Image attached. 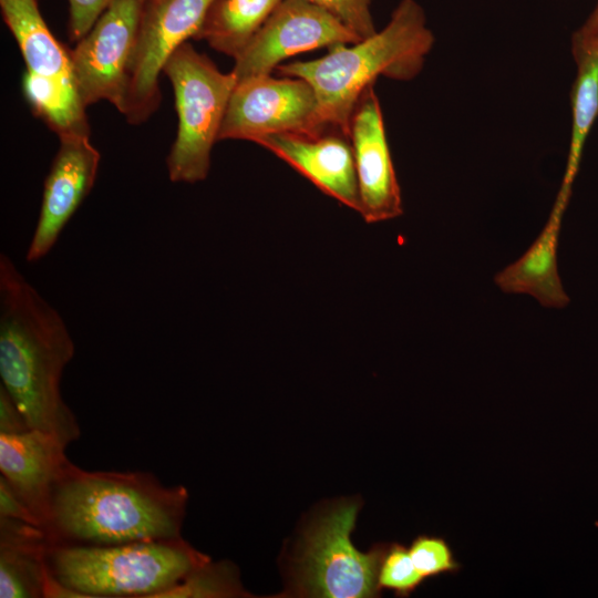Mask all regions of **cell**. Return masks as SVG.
I'll use <instances>...</instances> for the list:
<instances>
[{"instance_id": "1", "label": "cell", "mask_w": 598, "mask_h": 598, "mask_svg": "<svg viewBox=\"0 0 598 598\" xmlns=\"http://www.w3.org/2000/svg\"><path fill=\"white\" fill-rule=\"evenodd\" d=\"M75 353L60 313L43 299L14 262L0 255V378L31 429L64 445L81 430L61 395V377Z\"/></svg>"}, {"instance_id": "2", "label": "cell", "mask_w": 598, "mask_h": 598, "mask_svg": "<svg viewBox=\"0 0 598 598\" xmlns=\"http://www.w3.org/2000/svg\"><path fill=\"white\" fill-rule=\"evenodd\" d=\"M188 492L150 472L85 471L58 482L44 532L50 544L116 545L182 538Z\"/></svg>"}, {"instance_id": "3", "label": "cell", "mask_w": 598, "mask_h": 598, "mask_svg": "<svg viewBox=\"0 0 598 598\" xmlns=\"http://www.w3.org/2000/svg\"><path fill=\"white\" fill-rule=\"evenodd\" d=\"M434 41L423 8L415 0H401L386 25L371 37L331 47L316 60L280 64L275 71L307 81L323 126L349 138L351 116L363 92L380 76L414 79Z\"/></svg>"}, {"instance_id": "4", "label": "cell", "mask_w": 598, "mask_h": 598, "mask_svg": "<svg viewBox=\"0 0 598 598\" xmlns=\"http://www.w3.org/2000/svg\"><path fill=\"white\" fill-rule=\"evenodd\" d=\"M50 575L78 598H159L210 560L183 537L116 545L50 544Z\"/></svg>"}, {"instance_id": "5", "label": "cell", "mask_w": 598, "mask_h": 598, "mask_svg": "<svg viewBox=\"0 0 598 598\" xmlns=\"http://www.w3.org/2000/svg\"><path fill=\"white\" fill-rule=\"evenodd\" d=\"M361 505L341 499L306 526L291 573L288 596L372 598L380 596L378 568L386 543L361 553L351 538Z\"/></svg>"}, {"instance_id": "6", "label": "cell", "mask_w": 598, "mask_h": 598, "mask_svg": "<svg viewBox=\"0 0 598 598\" xmlns=\"http://www.w3.org/2000/svg\"><path fill=\"white\" fill-rule=\"evenodd\" d=\"M163 73L174 90L178 117L176 138L166 158L169 179L202 182L209 173L212 148L237 80L231 72L219 71L188 41L168 58Z\"/></svg>"}, {"instance_id": "7", "label": "cell", "mask_w": 598, "mask_h": 598, "mask_svg": "<svg viewBox=\"0 0 598 598\" xmlns=\"http://www.w3.org/2000/svg\"><path fill=\"white\" fill-rule=\"evenodd\" d=\"M214 1H144L120 112L128 123L142 124L158 109V78L166 61L188 39H195Z\"/></svg>"}, {"instance_id": "8", "label": "cell", "mask_w": 598, "mask_h": 598, "mask_svg": "<svg viewBox=\"0 0 598 598\" xmlns=\"http://www.w3.org/2000/svg\"><path fill=\"white\" fill-rule=\"evenodd\" d=\"M320 121L311 85L300 78L258 75L236 83L221 123L218 141L255 143L270 134H320Z\"/></svg>"}, {"instance_id": "9", "label": "cell", "mask_w": 598, "mask_h": 598, "mask_svg": "<svg viewBox=\"0 0 598 598\" xmlns=\"http://www.w3.org/2000/svg\"><path fill=\"white\" fill-rule=\"evenodd\" d=\"M144 1L114 0L69 50L72 76L85 106L104 100L121 112Z\"/></svg>"}, {"instance_id": "10", "label": "cell", "mask_w": 598, "mask_h": 598, "mask_svg": "<svg viewBox=\"0 0 598 598\" xmlns=\"http://www.w3.org/2000/svg\"><path fill=\"white\" fill-rule=\"evenodd\" d=\"M358 41L357 34L320 7L307 0H282L234 59L230 72L237 82L271 74L295 54Z\"/></svg>"}, {"instance_id": "11", "label": "cell", "mask_w": 598, "mask_h": 598, "mask_svg": "<svg viewBox=\"0 0 598 598\" xmlns=\"http://www.w3.org/2000/svg\"><path fill=\"white\" fill-rule=\"evenodd\" d=\"M349 141L359 189V214L368 224L400 217L403 214L401 187L373 85L363 92L354 107Z\"/></svg>"}, {"instance_id": "12", "label": "cell", "mask_w": 598, "mask_h": 598, "mask_svg": "<svg viewBox=\"0 0 598 598\" xmlns=\"http://www.w3.org/2000/svg\"><path fill=\"white\" fill-rule=\"evenodd\" d=\"M60 146L44 181L38 221L29 244V262L43 258L94 186L101 159L86 135L59 138Z\"/></svg>"}, {"instance_id": "13", "label": "cell", "mask_w": 598, "mask_h": 598, "mask_svg": "<svg viewBox=\"0 0 598 598\" xmlns=\"http://www.w3.org/2000/svg\"><path fill=\"white\" fill-rule=\"evenodd\" d=\"M255 143L286 162L323 194L359 213L353 152L342 133L270 134Z\"/></svg>"}, {"instance_id": "14", "label": "cell", "mask_w": 598, "mask_h": 598, "mask_svg": "<svg viewBox=\"0 0 598 598\" xmlns=\"http://www.w3.org/2000/svg\"><path fill=\"white\" fill-rule=\"evenodd\" d=\"M54 435L30 429L0 434V473L24 501L44 529L53 491L72 464Z\"/></svg>"}, {"instance_id": "15", "label": "cell", "mask_w": 598, "mask_h": 598, "mask_svg": "<svg viewBox=\"0 0 598 598\" xmlns=\"http://www.w3.org/2000/svg\"><path fill=\"white\" fill-rule=\"evenodd\" d=\"M568 203L555 199L549 217L529 248L494 277L506 293L534 297L545 308L563 309L570 298L558 272L557 251L564 214Z\"/></svg>"}, {"instance_id": "16", "label": "cell", "mask_w": 598, "mask_h": 598, "mask_svg": "<svg viewBox=\"0 0 598 598\" xmlns=\"http://www.w3.org/2000/svg\"><path fill=\"white\" fill-rule=\"evenodd\" d=\"M48 545L40 526L0 517V598H45Z\"/></svg>"}, {"instance_id": "17", "label": "cell", "mask_w": 598, "mask_h": 598, "mask_svg": "<svg viewBox=\"0 0 598 598\" xmlns=\"http://www.w3.org/2000/svg\"><path fill=\"white\" fill-rule=\"evenodd\" d=\"M0 9L28 71L73 80L69 49L51 33L40 12L39 0H0Z\"/></svg>"}, {"instance_id": "18", "label": "cell", "mask_w": 598, "mask_h": 598, "mask_svg": "<svg viewBox=\"0 0 598 598\" xmlns=\"http://www.w3.org/2000/svg\"><path fill=\"white\" fill-rule=\"evenodd\" d=\"M22 91L31 112L59 138L72 135L90 136L86 106L73 80L40 75L25 70Z\"/></svg>"}, {"instance_id": "19", "label": "cell", "mask_w": 598, "mask_h": 598, "mask_svg": "<svg viewBox=\"0 0 598 598\" xmlns=\"http://www.w3.org/2000/svg\"><path fill=\"white\" fill-rule=\"evenodd\" d=\"M282 0H215L195 40L236 58Z\"/></svg>"}, {"instance_id": "20", "label": "cell", "mask_w": 598, "mask_h": 598, "mask_svg": "<svg viewBox=\"0 0 598 598\" xmlns=\"http://www.w3.org/2000/svg\"><path fill=\"white\" fill-rule=\"evenodd\" d=\"M576 63L571 90V126L566 168L559 192L571 195L586 142L598 117V51Z\"/></svg>"}, {"instance_id": "21", "label": "cell", "mask_w": 598, "mask_h": 598, "mask_svg": "<svg viewBox=\"0 0 598 598\" xmlns=\"http://www.w3.org/2000/svg\"><path fill=\"white\" fill-rule=\"evenodd\" d=\"M250 597L244 589L239 574L228 560L198 567L175 587L163 592L159 598H230Z\"/></svg>"}, {"instance_id": "22", "label": "cell", "mask_w": 598, "mask_h": 598, "mask_svg": "<svg viewBox=\"0 0 598 598\" xmlns=\"http://www.w3.org/2000/svg\"><path fill=\"white\" fill-rule=\"evenodd\" d=\"M425 581L417 571L409 547L400 543L385 545L378 568V587L398 597H409Z\"/></svg>"}, {"instance_id": "23", "label": "cell", "mask_w": 598, "mask_h": 598, "mask_svg": "<svg viewBox=\"0 0 598 598\" xmlns=\"http://www.w3.org/2000/svg\"><path fill=\"white\" fill-rule=\"evenodd\" d=\"M409 551L425 580L444 574H456L461 569V564L443 537L421 534L412 540Z\"/></svg>"}, {"instance_id": "24", "label": "cell", "mask_w": 598, "mask_h": 598, "mask_svg": "<svg viewBox=\"0 0 598 598\" xmlns=\"http://www.w3.org/2000/svg\"><path fill=\"white\" fill-rule=\"evenodd\" d=\"M326 10L357 34L360 40L377 32L371 16L372 0H307Z\"/></svg>"}, {"instance_id": "25", "label": "cell", "mask_w": 598, "mask_h": 598, "mask_svg": "<svg viewBox=\"0 0 598 598\" xmlns=\"http://www.w3.org/2000/svg\"><path fill=\"white\" fill-rule=\"evenodd\" d=\"M68 35L71 42L81 40L94 25L100 16L114 0H68Z\"/></svg>"}, {"instance_id": "26", "label": "cell", "mask_w": 598, "mask_h": 598, "mask_svg": "<svg viewBox=\"0 0 598 598\" xmlns=\"http://www.w3.org/2000/svg\"><path fill=\"white\" fill-rule=\"evenodd\" d=\"M595 51H598V0L571 37V54L575 62Z\"/></svg>"}, {"instance_id": "27", "label": "cell", "mask_w": 598, "mask_h": 598, "mask_svg": "<svg viewBox=\"0 0 598 598\" xmlns=\"http://www.w3.org/2000/svg\"><path fill=\"white\" fill-rule=\"evenodd\" d=\"M0 517L18 519L41 527L31 509L2 475L0 476Z\"/></svg>"}, {"instance_id": "28", "label": "cell", "mask_w": 598, "mask_h": 598, "mask_svg": "<svg viewBox=\"0 0 598 598\" xmlns=\"http://www.w3.org/2000/svg\"><path fill=\"white\" fill-rule=\"evenodd\" d=\"M30 429L13 399L0 384V434H19Z\"/></svg>"}]
</instances>
